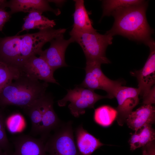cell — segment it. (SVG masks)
I'll return each instance as SVG.
<instances>
[{
  "instance_id": "cell-1",
  "label": "cell",
  "mask_w": 155,
  "mask_h": 155,
  "mask_svg": "<svg viewBox=\"0 0 155 155\" xmlns=\"http://www.w3.org/2000/svg\"><path fill=\"white\" fill-rule=\"evenodd\" d=\"M66 30L51 28L34 33L0 37V61L20 69L28 58L38 55L46 43L64 34Z\"/></svg>"
},
{
  "instance_id": "cell-2",
  "label": "cell",
  "mask_w": 155,
  "mask_h": 155,
  "mask_svg": "<svg viewBox=\"0 0 155 155\" xmlns=\"http://www.w3.org/2000/svg\"><path fill=\"white\" fill-rule=\"evenodd\" d=\"M147 4L144 1L140 4L122 7L113 11L111 15L114 18L113 24L106 33L113 36L121 35L146 45L152 39V32L146 16Z\"/></svg>"
},
{
  "instance_id": "cell-3",
  "label": "cell",
  "mask_w": 155,
  "mask_h": 155,
  "mask_svg": "<svg viewBox=\"0 0 155 155\" xmlns=\"http://www.w3.org/2000/svg\"><path fill=\"white\" fill-rule=\"evenodd\" d=\"M48 86V83L41 82L22 71L0 92V108L14 105L25 109L44 95Z\"/></svg>"
},
{
  "instance_id": "cell-4",
  "label": "cell",
  "mask_w": 155,
  "mask_h": 155,
  "mask_svg": "<svg viewBox=\"0 0 155 155\" xmlns=\"http://www.w3.org/2000/svg\"><path fill=\"white\" fill-rule=\"evenodd\" d=\"M69 34L74 42L82 48L86 62H95L100 64H109L110 61L106 55L107 46L112 43L113 36L106 33L102 34L95 31L83 32L72 29Z\"/></svg>"
},
{
  "instance_id": "cell-5",
  "label": "cell",
  "mask_w": 155,
  "mask_h": 155,
  "mask_svg": "<svg viewBox=\"0 0 155 155\" xmlns=\"http://www.w3.org/2000/svg\"><path fill=\"white\" fill-rule=\"evenodd\" d=\"M73 122H63L45 143L48 155H81L73 135Z\"/></svg>"
},
{
  "instance_id": "cell-6",
  "label": "cell",
  "mask_w": 155,
  "mask_h": 155,
  "mask_svg": "<svg viewBox=\"0 0 155 155\" xmlns=\"http://www.w3.org/2000/svg\"><path fill=\"white\" fill-rule=\"evenodd\" d=\"M67 93L62 99L57 101L59 106H65L68 102V106L71 114L78 117L85 113L88 108H94L95 104L98 100L104 98H109L107 95L98 94L94 90L77 85L73 89L67 90Z\"/></svg>"
},
{
  "instance_id": "cell-7",
  "label": "cell",
  "mask_w": 155,
  "mask_h": 155,
  "mask_svg": "<svg viewBox=\"0 0 155 155\" xmlns=\"http://www.w3.org/2000/svg\"><path fill=\"white\" fill-rule=\"evenodd\" d=\"M101 65L95 62H86L85 77L79 85L94 91L104 90L107 92L109 99L114 98L118 89L122 86V82L109 79L102 71Z\"/></svg>"
},
{
  "instance_id": "cell-8",
  "label": "cell",
  "mask_w": 155,
  "mask_h": 155,
  "mask_svg": "<svg viewBox=\"0 0 155 155\" xmlns=\"http://www.w3.org/2000/svg\"><path fill=\"white\" fill-rule=\"evenodd\" d=\"M150 49L148 57L143 67L140 69L131 71V75L135 77L138 83L139 95L144 97L155 83V45L151 39L146 44Z\"/></svg>"
},
{
  "instance_id": "cell-9",
  "label": "cell",
  "mask_w": 155,
  "mask_h": 155,
  "mask_svg": "<svg viewBox=\"0 0 155 155\" xmlns=\"http://www.w3.org/2000/svg\"><path fill=\"white\" fill-rule=\"evenodd\" d=\"M74 42L71 37L66 40L63 34L61 35L52 40L49 48L42 50L38 55L45 60L54 72L58 68L68 66L65 61V52L69 45Z\"/></svg>"
},
{
  "instance_id": "cell-10",
  "label": "cell",
  "mask_w": 155,
  "mask_h": 155,
  "mask_svg": "<svg viewBox=\"0 0 155 155\" xmlns=\"http://www.w3.org/2000/svg\"><path fill=\"white\" fill-rule=\"evenodd\" d=\"M139 90L138 88L122 86L115 96L118 103L116 109L117 120L119 125L122 126L126 122L133 108L139 103Z\"/></svg>"
},
{
  "instance_id": "cell-11",
  "label": "cell",
  "mask_w": 155,
  "mask_h": 155,
  "mask_svg": "<svg viewBox=\"0 0 155 155\" xmlns=\"http://www.w3.org/2000/svg\"><path fill=\"white\" fill-rule=\"evenodd\" d=\"M20 69L34 79L59 84L53 76L54 71L45 60L39 57L31 56L24 62Z\"/></svg>"
},
{
  "instance_id": "cell-12",
  "label": "cell",
  "mask_w": 155,
  "mask_h": 155,
  "mask_svg": "<svg viewBox=\"0 0 155 155\" xmlns=\"http://www.w3.org/2000/svg\"><path fill=\"white\" fill-rule=\"evenodd\" d=\"M7 7L10 9L9 12L11 15L20 12L29 13L34 11L42 13L51 11L57 16L61 13L59 9L51 7L48 0H0V8L5 9Z\"/></svg>"
},
{
  "instance_id": "cell-13",
  "label": "cell",
  "mask_w": 155,
  "mask_h": 155,
  "mask_svg": "<svg viewBox=\"0 0 155 155\" xmlns=\"http://www.w3.org/2000/svg\"><path fill=\"white\" fill-rule=\"evenodd\" d=\"M12 142L14 148L12 155H48L45 143L40 138L22 134L13 137Z\"/></svg>"
},
{
  "instance_id": "cell-14",
  "label": "cell",
  "mask_w": 155,
  "mask_h": 155,
  "mask_svg": "<svg viewBox=\"0 0 155 155\" xmlns=\"http://www.w3.org/2000/svg\"><path fill=\"white\" fill-rule=\"evenodd\" d=\"M53 99L49 94H45L39 134L40 138L45 143L50 136L51 132L58 127L63 122L54 110Z\"/></svg>"
},
{
  "instance_id": "cell-15",
  "label": "cell",
  "mask_w": 155,
  "mask_h": 155,
  "mask_svg": "<svg viewBox=\"0 0 155 155\" xmlns=\"http://www.w3.org/2000/svg\"><path fill=\"white\" fill-rule=\"evenodd\" d=\"M155 120V108L152 105H143L129 115L126 122L136 131L146 126H152Z\"/></svg>"
},
{
  "instance_id": "cell-16",
  "label": "cell",
  "mask_w": 155,
  "mask_h": 155,
  "mask_svg": "<svg viewBox=\"0 0 155 155\" xmlns=\"http://www.w3.org/2000/svg\"><path fill=\"white\" fill-rule=\"evenodd\" d=\"M75 134L76 144L81 155H91L97 149L105 145L84 129L82 124L76 128Z\"/></svg>"
},
{
  "instance_id": "cell-17",
  "label": "cell",
  "mask_w": 155,
  "mask_h": 155,
  "mask_svg": "<svg viewBox=\"0 0 155 155\" xmlns=\"http://www.w3.org/2000/svg\"><path fill=\"white\" fill-rule=\"evenodd\" d=\"M42 13L36 11L28 13L23 18L24 21L22 30L16 35H19L24 31H28L30 29H36L39 30L53 28L56 25L54 20H50L42 15Z\"/></svg>"
},
{
  "instance_id": "cell-18",
  "label": "cell",
  "mask_w": 155,
  "mask_h": 155,
  "mask_svg": "<svg viewBox=\"0 0 155 155\" xmlns=\"http://www.w3.org/2000/svg\"><path fill=\"white\" fill-rule=\"evenodd\" d=\"M75 10L73 14L74 23L72 29L83 32H93L96 30L92 23L86 9L83 0H74Z\"/></svg>"
},
{
  "instance_id": "cell-19",
  "label": "cell",
  "mask_w": 155,
  "mask_h": 155,
  "mask_svg": "<svg viewBox=\"0 0 155 155\" xmlns=\"http://www.w3.org/2000/svg\"><path fill=\"white\" fill-rule=\"evenodd\" d=\"M45 94L29 106L23 109L30 120L31 127L30 133L33 136L39 134Z\"/></svg>"
},
{
  "instance_id": "cell-20",
  "label": "cell",
  "mask_w": 155,
  "mask_h": 155,
  "mask_svg": "<svg viewBox=\"0 0 155 155\" xmlns=\"http://www.w3.org/2000/svg\"><path fill=\"white\" fill-rule=\"evenodd\" d=\"M152 126H146L135 131L129 140L131 150L142 147L154 141L155 132Z\"/></svg>"
},
{
  "instance_id": "cell-21",
  "label": "cell",
  "mask_w": 155,
  "mask_h": 155,
  "mask_svg": "<svg viewBox=\"0 0 155 155\" xmlns=\"http://www.w3.org/2000/svg\"><path fill=\"white\" fill-rule=\"evenodd\" d=\"M116 110L107 105L101 106L94 110V119L98 124L103 127L110 126L116 119Z\"/></svg>"
},
{
  "instance_id": "cell-22",
  "label": "cell",
  "mask_w": 155,
  "mask_h": 155,
  "mask_svg": "<svg viewBox=\"0 0 155 155\" xmlns=\"http://www.w3.org/2000/svg\"><path fill=\"white\" fill-rule=\"evenodd\" d=\"M139 0H106L102 1V18L111 15L116 10L122 7L140 4L144 1Z\"/></svg>"
},
{
  "instance_id": "cell-23",
  "label": "cell",
  "mask_w": 155,
  "mask_h": 155,
  "mask_svg": "<svg viewBox=\"0 0 155 155\" xmlns=\"http://www.w3.org/2000/svg\"><path fill=\"white\" fill-rule=\"evenodd\" d=\"M20 69L0 61V92L9 82L21 74Z\"/></svg>"
},
{
  "instance_id": "cell-24",
  "label": "cell",
  "mask_w": 155,
  "mask_h": 155,
  "mask_svg": "<svg viewBox=\"0 0 155 155\" xmlns=\"http://www.w3.org/2000/svg\"><path fill=\"white\" fill-rule=\"evenodd\" d=\"M7 118L1 108H0V150L12 154L5 130Z\"/></svg>"
},
{
  "instance_id": "cell-25",
  "label": "cell",
  "mask_w": 155,
  "mask_h": 155,
  "mask_svg": "<svg viewBox=\"0 0 155 155\" xmlns=\"http://www.w3.org/2000/svg\"><path fill=\"white\" fill-rule=\"evenodd\" d=\"M24 123V120L22 116L20 114L16 113L7 118L6 126L11 133H14L21 129Z\"/></svg>"
},
{
  "instance_id": "cell-26",
  "label": "cell",
  "mask_w": 155,
  "mask_h": 155,
  "mask_svg": "<svg viewBox=\"0 0 155 155\" xmlns=\"http://www.w3.org/2000/svg\"><path fill=\"white\" fill-rule=\"evenodd\" d=\"M155 86L154 85L147 94L142 98L144 105H152L155 102Z\"/></svg>"
},
{
  "instance_id": "cell-27",
  "label": "cell",
  "mask_w": 155,
  "mask_h": 155,
  "mask_svg": "<svg viewBox=\"0 0 155 155\" xmlns=\"http://www.w3.org/2000/svg\"><path fill=\"white\" fill-rule=\"evenodd\" d=\"M11 15L5 9L0 8V31H2L5 23L8 21Z\"/></svg>"
},
{
  "instance_id": "cell-28",
  "label": "cell",
  "mask_w": 155,
  "mask_h": 155,
  "mask_svg": "<svg viewBox=\"0 0 155 155\" xmlns=\"http://www.w3.org/2000/svg\"><path fill=\"white\" fill-rule=\"evenodd\" d=\"M142 155H155L154 140L142 147Z\"/></svg>"
},
{
  "instance_id": "cell-29",
  "label": "cell",
  "mask_w": 155,
  "mask_h": 155,
  "mask_svg": "<svg viewBox=\"0 0 155 155\" xmlns=\"http://www.w3.org/2000/svg\"><path fill=\"white\" fill-rule=\"evenodd\" d=\"M49 2H52L55 3L57 5H61L63 4L65 1L61 0H48Z\"/></svg>"
},
{
  "instance_id": "cell-30",
  "label": "cell",
  "mask_w": 155,
  "mask_h": 155,
  "mask_svg": "<svg viewBox=\"0 0 155 155\" xmlns=\"http://www.w3.org/2000/svg\"><path fill=\"white\" fill-rule=\"evenodd\" d=\"M12 154L0 150V155H12Z\"/></svg>"
}]
</instances>
